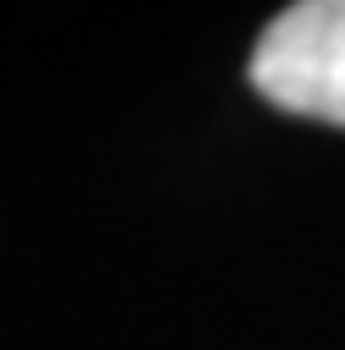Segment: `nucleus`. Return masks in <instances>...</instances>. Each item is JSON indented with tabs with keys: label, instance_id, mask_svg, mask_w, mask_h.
<instances>
[{
	"label": "nucleus",
	"instance_id": "1",
	"mask_svg": "<svg viewBox=\"0 0 345 350\" xmlns=\"http://www.w3.org/2000/svg\"><path fill=\"white\" fill-rule=\"evenodd\" d=\"M246 77L274 109L345 126V0L285 5L263 27Z\"/></svg>",
	"mask_w": 345,
	"mask_h": 350
}]
</instances>
